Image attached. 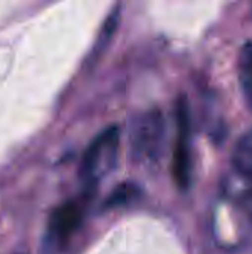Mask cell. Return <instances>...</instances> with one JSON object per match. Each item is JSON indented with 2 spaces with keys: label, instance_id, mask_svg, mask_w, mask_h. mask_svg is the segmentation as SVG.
Wrapping results in <instances>:
<instances>
[{
  "label": "cell",
  "instance_id": "cell-1",
  "mask_svg": "<svg viewBox=\"0 0 252 254\" xmlns=\"http://www.w3.org/2000/svg\"><path fill=\"white\" fill-rule=\"evenodd\" d=\"M166 127L159 110H149L138 115L129 129V149L135 162L150 165L159 162L165 147Z\"/></svg>",
  "mask_w": 252,
  "mask_h": 254
},
{
  "label": "cell",
  "instance_id": "cell-2",
  "mask_svg": "<svg viewBox=\"0 0 252 254\" xmlns=\"http://www.w3.org/2000/svg\"><path fill=\"white\" fill-rule=\"evenodd\" d=\"M119 146L120 132L116 127L104 129L88 146L79 170L85 188H95V185L114 170L119 158Z\"/></svg>",
  "mask_w": 252,
  "mask_h": 254
},
{
  "label": "cell",
  "instance_id": "cell-3",
  "mask_svg": "<svg viewBox=\"0 0 252 254\" xmlns=\"http://www.w3.org/2000/svg\"><path fill=\"white\" fill-rule=\"evenodd\" d=\"M177 125L178 137L172 158V176L178 188L187 189L192 180V150H190V112L186 98L178 100L177 104Z\"/></svg>",
  "mask_w": 252,
  "mask_h": 254
},
{
  "label": "cell",
  "instance_id": "cell-4",
  "mask_svg": "<svg viewBox=\"0 0 252 254\" xmlns=\"http://www.w3.org/2000/svg\"><path fill=\"white\" fill-rule=\"evenodd\" d=\"M82 225V210L74 202L56 207L49 219V237L55 244L64 246Z\"/></svg>",
  "mask_w": 252,
  "mask_h": 254
},
{
  "label": "cell",
  "instance_id": "cell-5",
  "mask_svg": "<svg viewBox=\"0 0 252 254\" xmlns=\"http://www.w3.org/2000/svg\"><path fill=\"white\" fill-rule=\"evenodd\" d=\"M232 165L238 174L252 179V128L236 141L232 152Z\"/></svg>",
  "mask_w": 252,
  "mask_h": 254
},
{
  "label": "cell",
  "instance_id": "cell-6",
  "mask_svg": "<svg viewBox=\"0 0 252 254\" xmlns=\"http://www.w3.org/2000/svg\"><path fill=\"white\" fill-rule=\"evenodd\" d=\"M239 83L244 98L252 110V42H247L239 54Z\"/></svg>",
  "mask_w": 252,
  "mask_h": 254
},
{
  "label": "cell",
  "instance_id": "cell-7",
  "mask_svg": "<svg viewBox=\"0 0 252 254\" xmlns=\"http://www.w3.org/2000/svg\"><path fill=\"white\" fill-rule=\"evenodd\" d=\"M137 190H138V189H137L135 186L128 185V183L119 186V188L111 193V196H110V199H108V205L126 204L128 201H131V199H134V198L137 196Z\"/></svg>",
  "mask_w": 252,
  "mask_h": 254
}]
</instances>
